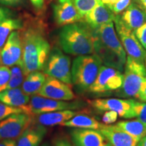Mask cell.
I'll use <instances>...</instances> for the list:
<instances>
[{
	"label": "cell",
	"instance_id": "obj_16",
	"mask_svg": "<svg viewBox=\"0 0 146 146\" xmlns=\"http://www.w3.org/2000/svg\"><path fill=\"white\" fill-rule=\"evenodd\" d=\"M115 14L107 5L102 1L84 16L85 23L92 30L99 29L102 25L114 22Z\"/></svg>",
	"mask_w": 146,
	"mask_h": 146
},
{
	"label": "cell",
	"instance_id": "obj_13",
	"mask_svg": "<svg viewBox=\"0 0 146 146\" xmlns=\"http://www.w3.org/2000/svg\"><path fill=\"white\" fill-rule=\"evenodd\" d=\"M37 95L62 101H72L76 97L70 85L48 76H47L46 80Z\"/></svg>",
	"mask_w": 146,
	"mask_h": 146
},
{
	"label": "cell",
	"instance_id": "obj_40",
	"mask_svg": "<svg viewBox=\"0 0 146 146\" xmlns=\"http://www.w3.org/2000/svg\"><path fill=\"white\" fill-rule=\"evenodd\" d=\"M146 12V0H133Z\"/></svg>",
	"mask_w": 146,
	"mask_h": 146
},
{
	"label": "cell",
	"instance_id": "obj_3",
	"mask_svg": "<svg viewBox=\"0 0 146 146\" xmlns=\"http://www.w3.org/2000/svg\"><path fill=\"white\" fill-rule=\"evenodd\" d=\"M58 39L62 50L66 54L78 56L95 54L92 29L86 23H74L63 26Z\"/></svg>",
	"mask_w": 146,
	"mask_h": 146
},
{
	"label": "cell",
	"instance_id": "obj_22",
	"mask_svg": "<svg viewBox=\"0 0 146 146\" xmlns=\"http://www.w3.org/2000/svg\"><path fill=\"white\" fill-rule=\"evenodd\" d=\"M47 75L41 71H35L27 74L22 84L21 88L28 96H34L38 94L44 84Z\"/></svg>",
	"mask_w": 146,
	"mask_h": 146
},
{
	"label": "cell",
	"instance_id": "obj_45",
	"mask_svg": "<svg viewBox=\"0 0 146 146\" xmlns=\"http://www.w3.org/2000/svg\"><path fill=\"white\" fill-rule=\"evenodd\" d=\"M145 69H146V58H145Z\"/></svg>",
	"mask_w": 146,
	"mask_h": 146
},
{
	"label": "cell",
	"instance_id": "obj_34",
	"mask_svg": "<svg viewBox=\"0 0 146 146\" xmlns=\"http://www.w3.org/2000/svg\"><path fill=\"white\" fill-rule=\"evenodd\" d=\"M14 18V13L10 9L0 6V24L8 18Z\"/></svg>",
	"mask_w": 146,
	"mask_h": 146
},
{
	"label": "cell",
	"instance_id": "obj_10",
	"mask_svg": "<svg viewBox=\"0 0 146 146\" xmlns=\"http://www.w3.org/2000/svg\"><path fill=\"white\" fill-rule=\"evenodd\" d=\"M33 123L32 116L25 112L12 114L0 121V140L16 139Z\"/></svg>",
	"mask_w": 146,
	"mask_h": 146
},
{
	"label": "cell",
	"instance_id": "obj_30",
	"mask_svg": "<svg viewBox=\"0 0 146 146\" xmlns=\"http://www.w3.org/2000/svg\"><path fill=\"white\" fill-rule=\"evenodd\" d=\"M11 75L10 68L8 66H0V93L6 89Z\"/></svg>",
	"mask_w": 146,
	"mask_h": 146
},
{
	"label": "cell",
	"instance_id": "obj_18",
	"mask_svg": "<svg viewBox=\"0 0 146 146\" xmlns=\"http://www.w3.org/2000/svg\"><path fill=\"white\" fill-rule=\"evenodd\" d=\"M46 133L45 126L32 123L16 139V146H40Z\"/></svg>",
	"mask_w": 146,
	"mask_h": 146
},
{
	"label": "cell",
	"instance_id": "obj_24",
	"mask_svg": "<svg viewBox=\"0 0 146 146\" xmlns=\"http://www.w3.org/2000/svg\"><path fill=\"white\" fill-rule=\"evenodd\" d=\"M139 141L146 134V125L138 119L123 120L114 125Z\"/></svg>",
	"mask_w": 146,
	"mask_h": 146
},
{
	"label": "cell",
	"instance_id": "obj_4",
	"mask_svg": "<svg viewBox=\"0 0 146 146\" xmlns=\"http://www.w3.org/2000/svg\"><path fill=\"white\" fill-rule=\"evenodd\" d=\"M102 61L96 54L78 56L73 60L71 66L72 83L80 94L88 91L94 83Z\"/></svg>",
	"mask_w": 146,
	"mask_h": 146
},
{
	"label": "cell",
	"instance_id": "obj_11",
	"mask_svg": "<svg viewBox=\"0 0 146 146\" xmlns=\"http://www.w3.org/2000/svg\"><path fill=\"white\" fill-rule=\"evenodd\" d=\"M134 100L106 98L89 100L88 103L99 112L112 110L118 113V116L124 118L135 117L133 111Z\"/></svg>",
	"mask_w": 146,
	"mask_h": 146
},
{
	"label": "cell",
	"instance_id": "obj_14",
	"mask_svg": "<svg viewBox=\"0 0 146 146\" xmlns=\"http://www.w3.org/2000/svg\"><path fill=\"white\" fill-rule=\"evenodd\" d=\"M70 135L74 146H112L104 135L98 129L73 128Z\"/></svg>",
	"mask_w": 146,
	"mask_h": 146
},
{
	"label": "cell",
	"instance_id": "obj_15",
	"mask_svg": "<svg viewBox=\"0 0 146 146\" xmlns=\"http://www.w3.org/2000/svg\"><path fill=\"white\" fill-rule=\"evenodd\" d=\"M55 22L58 26L77 23L83 18L72 0H57L52 5Z\"/></svg>",
	"mask_w": 146,
	"mask_h": 146
},
{
	"label": "cell",
	"instance_id": "obj_31",
	"mask_svg": "<svg viewBox=\"0 0 146 146\" xmlns=\"http://www.w3.org/2000/svg\"><path fill=\"white\" fill-rule=\"evenodd\" d=\"M133 0H117L109 6L115 15H119L131 4Z\"/></svg>",
	"mask_w": 146,
	"mask_h": 146
},
{
	"label": "cell",
	"instance_id": "obj_35",
	"mask_svg": "<svg viewBox=\"0 0 146 146\" xmlns=\"http://www.w3.org/2000/svg\"><path fill=\"white\" fill-rule=\"evenodd\" d=\"M54 146H74L67 138L58 137L54 141Z\"/></svg>",
	"mask_w": 146,
	"mask_h": 146
},
{
	"label": "cell",
	"instance_id": "obj_5",
	"mask_svg": "<svg viewBox=\"0 0 146 146\" xmlns=\"http://www.w3.org/2000/svg\"><path fill=\"white\" fill-rule=\"evenodd\" d=\"M124 72L123 85L116 91V96L123 98H137L142 83L146 80L145 64L127 56Z\"/></svg>",
	"mask_w": 146,
	"mask_h": 146
},
{
	"label": "cell",
	"instance_id": "obj_29",
	"mask_svg": "<svg viewBox=\"0 0 146 146\" xmlns=\"http://www.w3.org/2000/svg\"><path fill=\"white\" fill-rule=\"evenodd\" d=\"M22 112H23V111L21 108L10 106L0 102V121L11 116L12 114Z\"/></svg>",
	"mask_w": 146,
	"mask_h": 146
},
{
	"label": "cell",
	"instance_id": "obj_17",
	"mask_svg": "<svg viewBox=\"0 0 146 146\" xmlns=\"http://www.w3.org/2000/svg\"><path fill=\"white\" fill-rule=\"evenodd\" d=\"M119 15L126 26L133 31L146 23V12L133 0Z\"/></svg>",
	"mask_w": 146,
	"mask_h": 146
},
{
	"label": "cell",
	"instance_id": "obj_23",
	"mask_svg": "<svg viewBox=\"0 0 146 146\" xmlns=\"http://www.w3.org/2000/svg\"><path fill=\"white\" fill-rule=\"evenodd\" d=\"M104 125V124L100 123L98 120L92 116L82 114L76 115L75 116L62 125V126L70 128L98 129V130H100Z\"/></svg>",
	"mask_w": 146,
	"mask_h": 146
},
{
	"label": "cell",
	"instance_id": "obj_21",
	"mask_svg": "<svg viewBox=\"0 0 146 146\" xmlns=\"http://www.w3.org/2000/svg\"><path fill=\"white\" fill-rule=\"evenodd\" d=\"M30 96L24 93L21 87L5 89L0 93V102L13 107L21 108L28 104Z\"/></svg>",
	"mask_w": 146,
	"mask_h": 146
},
{
	"label": "cell",
	"instance_id": "obj_2",
	"mask_svg": "<svg viewBox=\"0 0 146 146\" xmlns=\"http://www.w3.org/2000/svg\"><path fill=\"white\" fill-rule=\"evenodd\" d=\"M22 38L23 68L26 75L43 70L51 51V47L41 29L30 27Z\"/></svg>",
	"mask_w": 146,
	"mask_h": 146
},
{
	"label": "cell",
	"instance_id": "obj_36",
	"mask_svg": "<svg viewBox=\"0 0 146 146\" xmlns=\"http://www.w3.org/2000/svg\"><path fill=\"white\" fill-rule=\"evenodd\" d=\"M136 98H137L140 101L146 102V80L142 83Z\"/></svg>",
	"mask_w": 146,
	"mask_h": 146
},
{
	"label": "cell",
	"instance_id": "obj_20",
	"mask_svg": "<svg viewBox=\"0 0 146 146\" xmlns=\"http://www.w3.org/2000/svg\"><path fill=\"white\" fill-rule=\"evenodd\" d=\"M78 114H80L79 112L74 110L55 111V112L38 114L36 116L35 122L36 123L45 127L62 125L64 123L68 121Z\"/></svg>",
	"mask_w": 146,
	"mask_h": 146
},
{
	"label": "cell",
	"instance_id": "obj_44",
	"mask_svg": "<svg viewBox=\"0 0 146 146\" xmlns=\"http://www.w3.org/2000/svg\"><path fill=\"white\" fill-rule=\"evenodd\" d=\"M116 1H117V0H112V3H111V5H112L113 3L116 2ZM108 7H109V6H108Z\"/></svg>",
	"mask_w": 146,
	"mask_h": 146
},
{
	"label": "cell",
	"instance_id": "obj_19",
	"mask_svg": "<svg viewBox=\"0 0 146 146\" xmlns=\"http://www.w3.org/2000/svg\"><path fill=\"white\" fill-rule=\"evenodd\" d=\"M100 131L112 146H137L138 141L132 136L115 125H105Z\"/></svg>",
	"mask_w": 146,
	"mask_h": 146
},
{
	"label": "cell",
	"instance_id": "obj_28",
	"mask_svg": "<svg viewBox=\"0 0 146 146\" xmlns=\"http://www.w3.org/2000/svg\"><path fill=\"white\" fill-rule=\"evenodd\" d=\"M133 111L135 117L146 125V102L134 100Z\"/></svg>",
	"mask_w": 146,
	"mask_h": 146
},
{
	"label": "cell",
	"instance_id": "obj_33",
	"mask_svg": "<svg viewBox=\"0 0 146 146\" xmlns=\"http://www.w3.org/2000/svg\"><path fill=\"white\" fill-rule=\"evenodd\" d=\"M134 33L139 41L146 50V23L137 29Z\"/></svg>",
	"mask_w": 146,
	"mask_h": 146
},
{
	"label": "cell",
	"instance_id": "obj_8",
	"mask_svg": "<svg viewBox=\"0 0 146 146\" xmlns=\"http://www.w3.org/2000/svg\"><path fill=\"white\" fill-rule=\"evenodd\" d=\"M114 25L118 38L128 56L139 62L145 64L146 50L139 41L134 31L126 26L120 15L115 16Z\"/></svg>",
	"mask_w": 146,
	"mask_h": 146
},
{
	"label": "cell",
	"instance_id": "obj_25",
	"mask_svg": "<svg viewBox=\"0 0 146 146\" xmlns=\"http://www.w3.org/2000/svg\"><path fill=\"white\" fill-rule=\"evenodd\" d=\"M23 27V22L18 18H8L0 24V51L3 48L10 35L14 31L19 30Z\"/></svg>",
	"mask_w": 146,
	"mask_h": 146
},
{
	"label": "cell",
	"instance_id": "obj_26",
	"mask_svg": "<svg viewBox=\"0 0 146 146\" xmlns=\"http://www.w3.org/2000/svg\"><path fill=\"white\" fill-rule=\"evenodd\" d=\"M10 70L11 75L6 89L20 87L27 76L23 68V62L11 66Z\"/></svg>",
	"mask_w": 146,
	"mask_h": 146
},
{
	"label": "cell",
	"instance_id": "obj_42",
	"mask_svg": "<svg viewBox=\"0 0 146 146\" xmlns=\"http://www.w3.org/2000/svg\"><path fill=\"white\" fill-rule=\"evenodd\" d=\"M101 1L102 3H104V4L107 5L108 6H110L112 3V0H101Z\"/></svg>",
	"mask_w": 146,
	"mask_h": 146
},
{
	"label": "cell",
	"instance_id": "obj_6",
	"mask_svg": "<svg viewBox=\"0 0 146 146\" xmlns=\"http://www.w3.org/2000/svg\"><path fill=\"white\" fill-rule=\"evenodd\" d=\"M86 105V103L81 101H62L36 94L32 96L28 104L21 108L23 112L32 116L64 110H80Z\"/></svg>",
	"mask_w": 146,
	"mask_h": 146
},
{
	"label": "cell",
	"instance_id": "obj_41",
	"mask_svg": "<svg viewBox=\"0 0 146 146\" xmlns=\"http://www.w3.org/2000/svg\"><path fill=\"white\" fill-rule=\"evenodd\" d=\"M137 146H146V134L138 141Z\"/></svg>",
	"mask_w": 146,
	"mask_h": 146
},
{
	"label": "cell",
	"instance_id": "obj_38",
	"mask_svg": "<svg viewBox=\"0 0 146 146\" xmlns=\"http://www.w3.org/2000/svg\"><path fill=\"white\" fill-rule=\"evenodd\" d=\"M0 146H16V139L0 140Z\"/></svg>",
	"mask_w": 146,
	"mask_h": 146
},
{
	"label": "cell",
	"instance_id": "obj_12",
	"mask_svg": "<svg viewBox=\"0 0 146 146\" xmlns=\"http://www.w3.org/2000/svg\"><path fill=\"white\" fill-rule=\"evenodd\" d=\"M23 58L22 38L19 31H14L0 51V64L1 66L11 67L21 62Z\"/></svg>",
	"mask_w": 146,
	"mask_h": 146
},
{
	"label": "cell",
	"instance_id": "obj_9",
	"mask_svg": "<svg viewBox=\"0 0 146 146\" xmlns=\"http://www.w3.org/2000/svg\"><path fill=\"white\" fill-rule=\"evenodd\" d=\"M123 82V74L117 69L102 65L94 83L88 91L93 94L116 91L121 87Z\"/></svg>",
	"mask_w": 146,
	"mask_h": 146
},
{
	"label": "cell",
	"instance_id": "obj_32",
	"mask_svg": "<svg viewBox=\"0 0 146 146\" xmlns=\"http://www.w3.org/2000/svg\"><path fill=\"white\" fill-rule=\"evenodd\" d=\"M118 114L115 111L108 110L106 111L102 117V123L104 125H110L114 123L118 119Z\"/></svg>",
	"mask_w": 146,
	"mask_h": 146
},
{
	"label": "cell",
	"instance_id": "obj_37",
	"mask_svg": "<svg viewBox=\"0 0 146 146\" xmlns=\"http://www.w3.org/2000/svg\"><path fill=\"white\" fill-rule=\"evenodd\" d=\"M23 1L24 0H0V3L8 6H17Z\"/></svg>",
	"mask_w": 146,
	"mask_h": 146
},
{
	"label": "cell",
	"instance_id": "obj_43",
	"mask_svg": "<svg viewBox=\"0 0 146 146\" xmlns=\"http://www.w3.org/2000/svg\"><path fill=\"white\" fill-rule=\"evenodd\" d=\"M40 146H50V145H49V144L47 143H45L42 144V145H40Z\"/></svg>",
	"mask_w": 146,
	"mask_h": 146
},
{
	"label": "cell",
	"instance_id": "obj_27",
	"mask_svg": "<svg viewBox=\"0 0 146 146\" xmlns=\"http://www.w3.org/2000/svg\"><path fill=\"white\" fill-rule=\"evenodd\" d=\"M72 1L78 13L84 18V16L101 1V0H72Z\"/></svg>",
	"mask_w": 146,
	"mask_h": 146
},
{
	"label": "cell",
	"instance_id": "obj_7",
	"mask_svg": "<svg viewBox=\"0 0 146 146\" xmlns=\"http://www.w3.org/2000/svg\"><path fill=\"white\" fill-rule=\"evenodd\" d=\"M42 70L47 76L57 78L69 85L72 84L70 58L58 47L51 50Z\"/></svg>",
	"mask_w": 146,
	"mask_h": 146
},
{
	"label": "cell",
	"instance_id": "obj_1",
	"mask_svg": "<svg viewBox=\"0 0 146 146\" xmlns=\"http://www.w3.org/2000/svg\"><path fill=\"white\" fill-rule=\"evenodd\" d=\"M95 54L107 66L123 72L127 60V54L115 29L114 23L102 25L92 30Z\"/></svg>",
	"mask_w": 146,
	"mask_h": 146
},
{
	"label": "cell",
	"instance_id": "obj_39",
	"mask_svg": "<svg viewBox=\"0 0 146 146\" xmlns=\"http://www.w3.org/2000/svg\"><path fill=\"white\" fill-rule=\"evenodd\" d=\"M36 9H41L44 5V0H30Z\"/></svg>",
	"mask_w": 146,
	"mask_h": 146
}]
</instances>
